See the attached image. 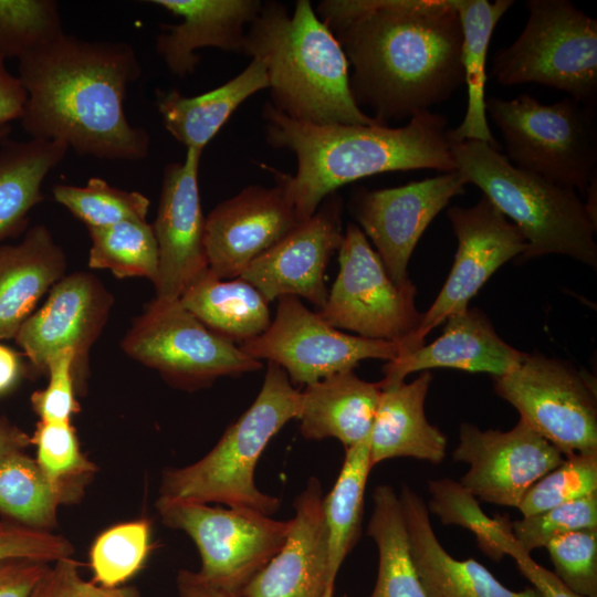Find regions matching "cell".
I'll list each match as a JSON object with an SVG mask.
<instances>
[{
	"label": "cell",
	"instance_id": "6da1fadb",
	"mask_svg": "<svg viewBox=\"0 0 597 597\" xmlns=\"http://www.w3.org/2000/svg\"><path fill=\"white\" fill-rule=\"evenodd\" d=\"M315 11L352 67L355 103L384 126L429 111L464 84L452 0H323Z\"/></svg>",
	"mask_w": 597,
	"mask_h": 597
},
{
	"label": "cell",
	"instance_id": "7a4b0ae2",
	"mask_svg": "<svg viewBox=\"0 0 597 597\" xmlns=\"http://www.w3.org/2000/svg\"><path fill=\"white\" fill-rule=\"evenodd\" d=\"M18 62L27 92L19 121L30 138L62 142L98 159L138 161L148 156L149 134L132 125L124 109L127 88L142 74L129 43L64 33Z\"/></svg>",
	"mask_w": 597,
	"mask_h": 597
},
{
	"label": "cell",
	"instance_id": "3957f363",
	"mask_svg": "<svg viewBox=\"0 0 597 597\" xmlns=\"http://www.w3.org/2000/svg\"><path fill=\"white\" fill-rule=\"evenodd\" d=\"M265 142L286 148L297 168L289 175L271 167L301 222L337 189L362 178L391 171L455 170L444 115L423 111L402 127L383 125H318L292 119L270 102L262 108Z\"/></svg>",
	"mask_w": 597,
	"mask_h": 597
},
{
	"label": "cell",
	"instance_id": "277c9868",
	"mask_svg": "<svg viewBox=\"0 0 597 597\" xmlns=\"http://www.w3.org/2000/svg\"><path fill=\"white\" fill-rule=\"evenodd\" d=\"M242 53L264 64L270 103L287 117L318 125H381L355 103L346 55L310 0H297L291 14L283 3L262 2Z\"/></svg>",
	"mask_w": 597,
	"mask_h": 597
},
{
	"label": "cell",
	"instance_id": "5b68a950",
	"mask_svg": "<svg viewBox=\"0 0 597 597\" xmlns=\"http://www.w3.org/2000/svg\"><path fill=\"white\" fill-rule=\"evenodd\" d=\"M458 170L523 234L520 260L548 254L569 256L597 268V224L578 192L512 165L505 155L480 140L450 142Z\"/></svg>",
	"mask_w": 597,
	"mask_h": 597
},
{
	"label": "cell",
	"instance_id": "8992f818",
	"mask_svg": "<svg viewBox=\"0 0 597 597\" xmlns=\"http://www.w3.org/2000/svg\"><path fill=\"white\" fill-rule=\"evenodd\" d=\"M300 390L285 370L268 362L264 380L252 405L198 461L167 469L159 498L171 501L221 503L271 516L281 505L255 484L254 471L269 441L300 410Z\"/></svg>",
	"mask_w": 597,
	"mask_h": 597
},
{
	"label": "cell",
	"instance_id": "52a82bcc",
	"mask_svg": "<svg viewBox=\"0 0 597 597\" xmlns=\"http://www.w3.org/2000/svg\"><path fill=\"white\" fill-rule=\"evenodd\" d=\"M515 41L493 56L501 85L536 83L588 106L597 101V21L568 0H528Z\"/></svg>",
	"mask_w": 597,
	"mask_h": 597
},
{
	"label": "cell",
	"instance_id": "ba28073f",
	"mask_svg": "<svg viewBox=\"0 0 597 597\" xmlns=\"http://www.w3.org/2000/svg\"><path fill=\"white\" fill-rule=\"evenodd\" d=\"M485 111L512 165L585 193L597 166L594 106L570 97L546 105L524 93L488 97Z\"/></svg>",
	"mask_w": 597,
	"mask_h": 597
},
{
	"label": "cell",
	"instance_id": "9c48e42d",
	"mask_svg": "<svg viewBox=\"0 0 597 597\" xmlns=\"http://www.w3.org/2000/svg\"><path fill=\"white\" fill-rule=\"evenodd\" d=\"M122 348L169 384L187 390L262 367L235 344L208 329L179 300L155 297L135 318Z\"/></svg>",
	"mask_w": 597,
	"mask_h": 597
},
{
	"label": "cell",
	"instance_id": "30bf717a",
	"mask_svg": "<svg viewBox=\"0 0 597 597\" xmlns=\"http://www.w3.org/2000/svg\"><path fill=\"white\" fill-rule=\"evenodd\" d=\"M156 509L165 525L185 532L196 544L200 576L233 593H242L277 554L292 526V519L279 521L242 507L158 498Z\"/></svg>",
	"mask_w": 597,
	"mask_h": 597
},
{
	"label": "cell",
	"instance_id": "8fae6325",
	"mask_svg": "<svg viewBox=\"0 0 597 597\" xmlns=\"http://www.w3.org/2000/svg\"><path fill=\"white\" fill-rule=\"evenodd\" d=\"M494 391L564 457L597 453L596 390L566 362L527 354L511 371L493 377Z\"/></svg>",
	"mask_w": 597,
	"mask_h": 597
},
{
	"label": "cell",
	"instance_id": "7c38bea8",
	"mask_svg": "<svg viewBox=\"0 0 597 597\" xmlns=\"http://www.w3.org/2000/svg\"><path fill=\"white\" fill-rule=\"evenodd\" d=\"M339 271L318 314L333 327L358 336L402 342L418 328L412 282L398 285L388 275L367 237L348 223L338 250Z\"/></svg>",
	"mask_w": 597,
	"mask_h": 597
},
{
	"label": "cell",
	"instance_id": "4fadbf2b",
	"mask_svg": "<svg viewBox=\"0 0 597 597\" xmlns=\"http://www.w3.org/2000/svg\"><path fill=\"white\" fill-rule=\"evenodd\" d=\"M238 347L253 359L277 364L291 383L305 386L354 370L365 359L390 362L402 352L400 342L341 332L292 295L277 298L275 316L264 333Z\"/></svg>",
	"mask_w": 597,
	"mask_h": 597
},
{
	"label": "cell",
	"instance_id": "5bb4252c",
	"mask_svg": "<svg viewBox=\"0 0 597 597\" xmlns=\"http://www.w3.org/2000/svg\"><path fill=\"white\" fill-rule=\"evenodd\" d=\"M458 248L450 273L418 328L401 342L409 353L423 345L431 329L469 308V302L507 261L521 256L526 241L521 231L484 196L471 207L447 211Z\"/></svg>",
	"mask_w": 597,
	"mask_h": 597
},
{
	"label": "cell",
	"instance_id": "9a60e30c",
	"mask_svg": "<svg viewBox=\"0 0 597 597\" xmlns=\"http://www.w3.org/2000/svg\"><path fill=\"white\" fill-rule=\"evenodd\" d=\"M465 185L463 176L453 170L399 187L353 191L350 213L396 284L411 282L408 264L419 239L450 200L463 193Z\"/></svg>",
	"mask_w": 597,
	"mask_h": 597
},
{
	"label": "cell",
	"instance_id": "2e32d148",
	"mask_svg": "<svg viewBox=\"0 0 597 597\" xmlns=\"http://www.w3.org/2000/svg\"><path fill=\"white\" fill-rule=\"evenodd\" d=\"M452 458L469 465L460 483L476 499L519 507L532 485L565 457L519 420L507 431L462 422Z\"/></svg>",
	"mask_w": 597,
	"mask_h": 597
},
{
	"label": "cell",
	"instance_id": "e0dca14e",
	"mask_svg": "<svg viewBox=\"0 0 597 597\" xmlns=\"http://www.w3.org/2000/svg\"><path fill=\"white\" fill-rule=\"evenodd\" d=\"M343 199L327 196L315 213L249 263L239 277L266 300L304 297L320 311L328 296L325 271L343 239Z\"/></svg>",
	"mask_w": 597,
	"mask_h": 597
},
{
	"label": "cell",
	"instance_id": "ac0fdd59",
	"mask_svg": "<svg viewBox=\"0 0 597 597\" xmlns=\"http://www.w3.org/2000/svg\"><path fill=\"white\" fill-rule=\"evenodd\" d=\"M202 151L186 149L182 161L163 172L157 216L151 224L158 247L156 298L178 300L208 269L198 175Z\"/></svg>",
	"mask_w": 597,
	"mask_h": 597
},
{
	"label": "cell",
	"instance_id": "d6986e66",
	"mask_svg": "<svg viewBox=\"0 0 597 597\" xmlns=\"http://www.w3.org/2000/svg\"><path fill=\"white\" fill-rule=\"evenodd\" d=\"M113 295L88 272L63 276L50 290L45 303L22 324L14 341L32 368L45 373L49 358L63 349L75 355V374L83 373L87 355L103 331Z\"/></svg>",
	"mask_w": 597,
	"mask_h": 597
},
{
	"label": "cell",
	"instance_id": "ffe728a7",
	"mask_svg": "<svg viewBox=\"0 0 597 597\" xmlns=\"http://www.w3.org/2000/svg\"><path fill=\"white\" fill-rule=\"evenodd\" d=\"M301 221L280 185H252L220 202L206 217L208 269L221 280L239 277L251 261Z\"/></svg>",
	"mask_w": 597,
	"mask_h": 597
},
{
	"label": "cell",
	"instance_id": "44dd1931",
	"mask_svg": "<svg viewBox=\"0 0 597 597\" xmlns=\"http://www.w3.org/2000/svg\"><path fill=\"white\" fill-rule=\"evenodd\" d=\"M323 491L312 476L296 496L295 515L277 554L249 582L244 597H322L329 584L327 530Z\"/></svg>",
	"mask_w": 597,
	"mask_h": 597
},
{
	"label": "cell",
	"instance_id": "7402d4cb",
	"mask_svg": "<svg viewBox=\"0 0 597 597\" xmlns=\"http://www.w3.org/2000/svg\"><path fill=\"white\" fill-rule=\"evenodd\" d=\"M526 356L495 332L488 316L478 308H468L446 321L442 334L428 345L399 355L384 366L381 388L396 386L415 371L451 368L470 373L502 376Z\"/></svg>",
	"mask_w": 597,
	"mask_h": 597
},
{
	"label": "cell",
	"instance_id": "603a6c76",
	"mask_svg": "<svg viewBox=\"0 0 597 597\" xmlns=\"http://www.w3.org/2000/svg\"><path fill=\"white\" fill-rule=\"evenodd\" d=\"M179 17L175 24H161L156 52L171 74H192L200 61L197 50L216 48L242 53L249 24L258 15L260 0H151Z\"/></svg>",
	"mask_w": 597,
	"mask_h": 597
},
{
	"label": "cell",
	"instance_id": "cb8c5ba5",
	"mask_svg": "<svg viewBox=\"0 0 597 597\" xmlns=\"http://www.w3.org/2000/svg\"><path fill=\"white\" fill-rule=\"evenodd\" d=\"M412 559L427 597H542L534 587L512 590L473 558L457 559L440 544L427 504L408 485L398 495Z\"/></svg>",
	"mask_w": 597,
	"mask_h": 597
},
{
	"label": "cell",
	"instance_id": "d4e9b609",
	"mask_svg": "<svg viewBox=\"0 0 597 597\" xmlns=\"http://www.w3.org/2000/svg\"><path fill=\"white\" fill-rule=\"evenodd\" d=\"M432 380L422 371L410 383L381 388L369 436L373 467L394 458H413L441 463L447 454V437L429 422L425 411Z\"/></svg>",
	"mask_w": 597,
	"mask_h": 597
},
{
	"label": "cell",
	"instance_id": "484cf974",
	"mask_svg": "<svg viewBox=\"0 0 597 597\" xmlns=\"http://www.w3.org/2000/svg\"><path fill=\"white\" fill-rule=\"evenodd\" d=\"M66 256L44 224L0 245V341L14 338L40 298L59 282Z\"/></svg>",
	"mask_w": 597,
	"mask_h": 597
},
{
	"label": "cell",
	"instance_id": "4316f807",
	"mask_svg": "<svg viewBox=\"0 0 597 597\" xmlns=\"http://www.w3.org/2000/svg\"><path fill=\"white\" fill-rule=\"evenodd\" d=\"M381 387L341 371L300 390L297 418L302 436L311 440L335 438L345 449L370 436Z\"/></svg>",
	"mask_w": 597,
	"mask_h": 597
},
{
	"label": "cell",
	"instance_id": "83f0119b",
	"mask_svg": "<svg viewBox=\"0 0 597 597\" xmlns=\"http://www.w3.org/2000/svg\"><path fill=\"white\" fill-rule=\"evenodd\" d=\"M269 87L264 64L251 59L248 66L230 81L197 96L177 90L157 94L156 106L167 132L186 149L202 151L250 96Z\"/></svg>",
	"mask_w": 597,
	"mask_h": 597
},
{
	"label": "cell",
	"instance_id": "f1b7e54d",
	"mask_svg": "<svg viewBox=\"0 0 597 597\" xmlns=\"http://www.w3.org/2000/svg\"><path fill=\"white\" fill-rule=\"evenodd\" d=\"M178 300L208 329L237 346L271 324L269 302L253 285L241 277L221 280L209 269Z\"/></svg>",
	"mask_w": 597,
	"mask_h": 597
},
{
	"label": "cell",
	"instance_id": "f546056e",
	"mask_svg": "<svg viewBox=\"0 0 597 597\" xmlns=\"http://www.w3.org/2000/svg\"><path fill=\"white\" fill-rule=\"evenodd\" d=\"M462 28V66L468 91L463 121L448 129L450 142L480 140L501 150L488 124L485 111L486 56L494 29L514 4L513 0H452Z\"/></svg>",
	"mask_w": 597,
	"mask_h": 597
},
{
	"label": "cell",
	"instance_id": "4dcf8cb0",
	"mask_svg": "<svg viewBox=\"0 0 597 597\" xmlns=\"http://www.w3.org/2000/svg\"><path fill=\"white\" fill-rule=\"evenodd\" d=\"M57 140L30 138L0 145V245L24 230L30 211L43 200L42 184L69 151Z\"/></svg>",
	"mask_w": 597,
	"mask_h": 597
},
{
	"label": "cell",
	"instance_id": "1f68e13d",
	"mask_svg": "<svg viewBox=\"0 0 597 597\" xmlns=\"http://www.w3.org/2000/svg\"><path fill=\"white\" fill-rule=\"evenodd\" d=\"M373 500L367 534L377 546L378 573L367 597H427L412 559L399 496L391 485L380 484Z\"/></svg>",
	"mask_w": 597,
	"mask_h": 597
},
{
	"label": "cell",
	"instance_id": "d6a6232c",
	"mask_svg": "<svg viewBox=\"0 0 597 597\" xmlns=\"http://www.w3.org/2000/svg\"><path fill=\"white\" fill-rule=\"evenodd\" d=\"M369 438L345 449V458L332 490L323 495L322 509L328 540L329 577L337 573L359 540L365 489L373 469Z\"/></svg>",
	"mask_w": 597,
	"mask_h": 597
},
{
	"label": "cell",
	"instance_id": "836d02e7",
	"mask_svg": "<svg viewBox=\"0 0 597 597\" xmlns=\"http://www.w3.org/2000/svg\"><path fill=\"white\" fill-rule=\"evenodd\" d=\"M73 501L24 451L0 460V513L13 523L50 531L56 525L59 506Z\"/></svg>",
	"mask_w": 597,
	"mask_h": 597
},
{
	"label": "cell",
	"instance_id": "e575fe53",
	"mask_svg": "<svg viewBox=\"0 0 597 597\" xmlns=\"http://www.w3.org/2000/svg\"><path fill=\"white\" fill-rule=\"evenodd\" d=\"M88 266L109 270L116 277L140 276L153 283L158 274V247L151 224L127 220L88 229Z\"/></svg>",
	"mask_w": 597,
	"mask_h": 597
},
{
	"label": "cell",
	"instance_id": "d590c367",
	"mask_svg": "<svg viewBox=\"0 0 597 597\" xmlns=\"http://www.w3.org/2000/svg\"><path fill=\"white\" fill-rule=\"evenodd\" d=\"M428 489V511L441 523L471 531L479 548L491 559L499 561L504 556L503 544L512 535L511 521L506 515L489 517L478 499L451 479L430 480Z\"/></svg>",
	"mask_w": 597,
	"mask_h": 597
},
{
	"label": "cell",
	"instance_id": "8d00e7d4",
	"mask_svg": "<svg viewBox=\"0 0 597 597\" xmlns=\"http://www.w3.org/2000/svg\"><path fill=\"white\" fill-rule=\"evenodd\" d=\"M54 200L65 207L87 229L106 228L127 220H146L150 201L139 191L111 186L105 179L93 177L83 187L56 185Z\"/></svg>",
	"mask_w": 597,
	"mask_h": 597
},
{
	"label": "cell",
	"instance_id": "74e56055",
	"mask_svg": "<svg viewBox=\"0 0 597 597\" xmlns=\"http://www.w3.org/2000/svg\"><path fill=\"white\" fill-rule=\"evenodd\" d=\"M57 2L0 0V56L18 61L64 34Z\"/></svg>",
	"mask_w": 597,
	"mask_h": 597
},
{
	"label": "cell",
	"instance_id": "f35d334b",
	"mask_svg": "<svg viewBox=\"0 0 597 597\" xmlns=\"http://www.w3.org/2000/svg\"><path fill=\"white\" fill-rule=\"evenodd\" d=\"M149 524L145 520L117 524L94 541L91 567L94 582L104 587H118L144 565L149 553Z\"/></svg>",
	"mask_w": 597,
	"mask_h": 597
},
{
	"label": "cell",
	"instance_id": "ab89813d",
	"mask_svg": "<svg viewBox=\"0 0 597 597\" xmlns=\"http://www.w3.org/2000/svg\"><path fill=\"white\" fill-rule=\"evenodd\" d=\"M31 440L36 447L35 461L45 476L76 500L95 465L81 452L74 428L70 422L39 420Z\"/></svg>",
	"mask_w": 597,
	"mask_h": 597
},
{
	"label": "cell",
	"instance_id": "60d3db41",
	"mask_svg": "<svg viewBox=\"0 0 597 597\" xmlns=\"http://www.w3.org/2000/svg\"><path fill=\"white\" fill-rule=\"evenodd\" d=\"M597 492V453H574L526 492L519 510L533 515Z\"/></svg>",
	"mask_w": 597,
	"mask_h": 597
},
{
	"label": "cell",
	"instance_id": "b9f144b4",
	"mask_svg": "<svg viewBox=\"0 0 597 597\" xmlns=\"http://www.w3.org/2000/svg\"><path fill=\"white\" fill-rule=\"evenodd\" d=\"M597 527V492L511 522L521 551L544 548L552 540L578 530Z\"/></svg>",
	"mask_w": 597,
	"mask_h": 597
},
{
	"label": "cell",
	"instance_id": "7bdbcfd3",
	"mask_svg": "<svg viewBox=\"0 0 597 597\" xmlns=\"http://www.w3.org/2000/svg\"><path fill=\"white\" fill-rule=\"evenodd\" d=\"M545 548L554 574L568 588L585 597H597V527L563 534Z\"/></svg>",
	"mask_w": 597,
	"mask_h": 597
},
{
	"label": "cell",
	"instance_id": "ee69618b",
	"mask_svg": "<svg viewBox=\"0 0 597 597\" xmlns=\"http://www.w3.org/2000/svg\"><path fill=\"white\" fill-rule=\"evenodd\" d=\"M74 364L72 349L60 350L49 358L45 368L49 384L44 389L34 391L30 398L40 421L69 423L71 416L78 410L74 396Z\"/></svg>",
	"mask_w": 597,
	"mask_h": 597
},
{
	"label": "cell",
	"instance_id": "f6af8a7d",
	"mask_svg": "<svg viewBox=\"0 0 597 597\" xmlns=\"http://www.w3.org/2000/svg\"><path fill=\"white\" fill-rule=\"evenodd\" d=\"M73 553V545L61 535L0 522V563L31 559L49 564L71 557Z\"/></svg>",
	"mask_w": 597,
	"mask_h": 597
},
{
	"label": "cell",
	"instance_id": "bcb514c9",
	"mask_svg": "<svg viewBox=\"0 0 597 597\" xmlns=\"http://www.w3.org/2000/svg\"><path fill=\"white\" fill-rule=\"evenodd\" d=\"M29 597H140V595L134 587L111 588L85 580L80 574V563L72 557H65L48 566Z\"/></svg>",
	"mask_w": 597,
	"mask_h": 597
},
{
	"label": "cell",
	"instance_id": "7dc6e473",
	"mask_svg": "<svg viewBox=\"0 0 597 597\" xmlns=\"http://www.w3.org/2000/svg\"><path fill=\"white\" fill-rule=\"evenodd\" d=\"M503 552L515 561L520 572L542 597H585L568 588L554 572L536 563L531 554L521 551L513 536L504 543Z\"/></svg>",
	"mask_w": 597,
	"mask_h": 597
},
{
	"label": "cell",
	"instance_id": "c3c4849f",
	"mask_svg": "<svg viewBox=\"0 0 597 597\" xmlns=\"http://www.w3.org/2000/svg\"><path fill=\"white\" fill-rule=\"evenodd\" d=\"M48 566L31 559L0 563V597H29Z\"/></svg>",
	"mask_w": 597,
	"mask_h": 597
},
{
	"label": "cell",
	"instance_id": "681fc988",
	"mask_svg": "<svg viewBox=\"0 0 597 597\" xmlns=\"http://www.w3.org/2000/svg\"><path fill=\"white\" fill-rule=\"evenodd\" d=\"M27 92L18 75H13L0 56V126L10 125L12 121L20 119Z\"/></svg>",
	"mask_w": 597,
	"mask_h": 597
},
{
	"label": "cell",
	"instance_id": "f907efd6",
	"mask_svg": "<svg viewBox=\"0 0 597 597\" xmlns=\"http://www.w3.org/2000/svg\"><path fill=\"white\" fill-rule=\"evenodd\" d=\"M179 597H244L242 593H233L220 588L200 576L198 572L181 569L177 575Z\"/></svg>",
	"mask_w": 597,
	"mask_h": 597
},
{
	"label": "cell",
	"instance_id": "816d5d0a",
	"mask_svg": "<svg viewBox=\"0 0 597 597\" xmlns=\"http://www.w3.org/2000/svg\"><path fill=\"white\" fill-rule=\"evenodd\" d=\"M25 365L19 353L0 344V397L12 391L25 375Z\"/></svg>",
	"mask_w": 597,
	"mask_h": 597
},
{
	"label": "cell",
	"instance_id": "f5cc1de1",
	"mask_svg": "<svg viewBox=\"0 0 597 597\" xmlns=\"http://www.w3.org/2000/svg\"><path fill=\"white\" fill-rule=\"evenodd\" d=\"M31 443L28 433L6 417H0V460L10 453L24 451Z\"/></svg>",
	"mask_w": 597,
	"mask_h": 597
},
{
	"label": "cell",
	"instance_id": "db71d44e",
	"mask_svg": "<svg viewBox=\"0 0 597 597\" xmlns=\"http://www.w3.org/2000/svg\"><path fill=\"white\" fill-rule=\"evenodd\" d=\"M586 200L584 201L585 209L591 219V221L597 224V212H596V199H597V178L596 175L591 177L589 184L585 190Z\"/></svg>",
	"mask_w": 597,
	"mask_h": 597
},
{
	"label": "cell",
	"instance_id": "11a10c76",
	"mask_svg": "<svg viewBox=\"0 0 597 597\" xmlns=\"http://www.w3.org/2000/svg\"><path fill=\"white\" fill-rule=\"evenodd\" d=\"M11 134V125L0 126V145L9 138Z\"/></svg>",
	"mask_w": 597,
	"mask_h": 597
},
{
	"label": "cell",
	"instance_id": "9f6ffc18",
	"mask_svg": "<svg viewBox=\"0 0 597 597\" xmlns=\"http://www.w3.org/2000/svg\"><path fill=\"white\" fill-rule=\"evenodd\" d=\"M335 584H329L322 597H334Z\"/></svg>",
	"mask_w": 597,
	"mask_h": 597
}]
</instances>
